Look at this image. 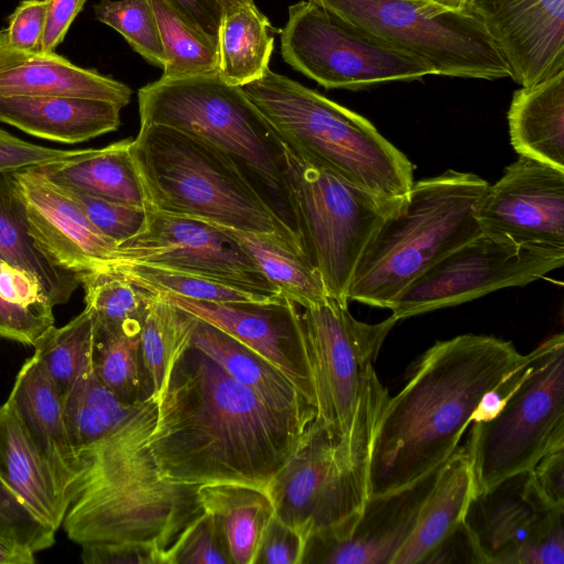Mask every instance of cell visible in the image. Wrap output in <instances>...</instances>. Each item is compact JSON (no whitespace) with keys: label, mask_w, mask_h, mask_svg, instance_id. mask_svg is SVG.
<instances>
[{"label":"cell","mask_w":564,"mask_h":564,"mask_svg":"<svg viewBox=\"0 0 564 564\" xmlns=\"http://www.w3.org/2000/svg\"><path fill=\"white\" fill-rule=\"evenodd\" d=\"M149 445L161 474L189 485L268 487L313 421L279 411L191 343L158 399Z\"/></svg>","instance_id":"obj_1"},{"label":"cell","mask_w":564,"mask_h":564,"mask_svg":"<svg viewBox=\"0 0 564 564\" xmlns=\"http://www.w3.org/2000/svg\"><path fill=\"white\" fill-rule=\"evenodd\" d=\"M525 359L511 341L487 335L464 334L430 347L379 416L367 497L403 488L441 467L484 394Z\"/></svg>","instance_id":"obj_2"},{"label":"cell","mask_w":564,"mask_h":564,"mask_svg":"<svg viewBox=\"0 0 564 564\" xmlns=\"http://www.w3.org/2000/svg\"><path fill=\"white\" fill-rule=\"evenodd\" d=\"M158 405L150 395L118 429L79 452L83 469L62 523L73 542L148 544L169 564L206 513L199 486L164 477L154 460L149 438Z\"/></svg>","instance_id":"obj_3"},{"label":"cell","mask_w":564,"mask_h":564,"mask_svg":"<svg viewBox=\"0 0 564 564\" xmlns=\"http://www.w3.org/2000/svg\"><path fill=\"white\" fill-rule=\"evenodd\" d=\"M241 89L283 147L310 164L383 198L411 189L412 163L362 116L270 68Z\"/></svg>","instance_id":"obj_4"},{"label":"cell","mask_w":564,"mask_h":564,"mask_svg":"<svg viewBox=\"0 0 564 564\" xmlns=\"http://www.w3.org/2000/svg\"><path fill=\"white\" fill-rule=\"evenodd\" d=\"M131 155L147 207L216 226L278 234L303 246L242 166L219 148L170 127L140 124Z\"/></svg>","instance_id":"obj_5"},{"label":"cell","mask_w":564,"mask_h":564,"mask_svg":"<svg viewBox=\"0 0 564 564\" xmlns=\"http://www.w3.org/2000/svg\"><path fill=\"white\" fill-rule=\"evenodd\" d=\"M488 185L455 170L414 182L364 249L348 301L388 308L422 273L481 235L476 208Z\"/></svg>","instance_id":"obj_6"},{"label":"cell","mask_w":564,"mask_h":564,"mask_svg":"<svg viewBox=\"0 0 564 564\" xmlns=\"http://www.w3.org/2000/svg\"><path fill=\"white\" fill-rule=\"evenodd\" d=\"M302 316L315 394L316 417L354 466L367 471L375 430L389 399L373 362L398 319H356L328 296Z\"/></svg>","instance_id":"obj_7"},{"label":"cell","mask_w":564,"mask_h":564,"mask_svg":"<svg viewBox=\"0 0 564 564\" xmlns=\"http://www.w3.org/2000/svg\"><path fill=\"white\" fill-rule=\"evenodd\" d=\"M138 104L140 124L176 129L234 158L273 192L293 223L284 147L241 87L218 73L160 78L139 89Z\"/></svg>","instance_id":"obj_8"},{"label":"cell","mask_w":564,"mask_h":564,"mask_svg":"<svg viewBox=\"0 0 564 564\" xmlns=\"http://www.w3.org/2000/svg\"><path fill=\"white\" fill-rule=\"evenodd\" d=\"M564 444V336L555 334L528 354L521 379L500 411L473 423L466 451L474 495L530 470Z\"/></svg>","instance_id":"obj_9"},{"label":"cell","mask_w":564,"mask_h":564,"mask_svg":"<svg viewBox=\"0 0 564 564\" xmlns=\"http://www.w3.org/2000/svg\"><path fill=\"white\" fill-rule=\"evenodd\" d=\"M417 59L432 75L499 79L509 68L481 23L432 0H312Z\"/></svg>","instance_id":"obj_10"},{"label":"cell","mask_w":564,"mask_h":564,"mask_svg":"<svg viewBox=\"0 0 564 564\" xmlns=\"http://www.w3.org/2000/svg\"><path fill=\"white\" fill-rule=\"evenodd\" d=\"M284 150L294 227L329 296L348 304L349 284L364 249L404 196H377Z\"/></svg>","instance_id":"obj_11"},{"label":"cell","mask_w":564,"mask_h":564,"mask_svg":"<svg viewBox=\"0 0 564 564\" xmlns=\"http://www.w3.org/2000/svg\"><path fill=\"white\" fill-rule=\"evenodd\" d=\"M281 54L292 68L328 89H359L432 74L423 63L312 0L290 6Z\"/></svg>","instance_id":"obj_12"},{"label":"cell","mask_w":564,"mask_h":564,"mask_svg":"<svg viewBox=\"0 0 564 564\" xmlns=\"http://www.w3.org/2000/svg\"><path fill=\"white\" fill-rule=\"evenodd\" d=\"M563 264V249L520 246L481 234L422 273L388 308L400 321L523 286Z\"/></svg>","instance_id":"obj_13"},{"label":"cell","mask_w":564,"mask_h":564,"mask_svg":"<svg viewBox=\"0 0 564 564\" xmlns=\"http://www.w3.org/2000/svg\"><path fill=\"white\" fill-rule=\"evenodd\" d=\"M268 494L274 514L305 540L340 525L361 510L367 498V471L347 460L316 417L271 480Z\"/></svg>","instance_id":"obj_14"},{"label":"cell","mask_w":564,"mask_h":564,"mask_svg":"<svg viewBox=\"0 0 564 564\" xmlns=\"http://www.w3.org/2000/svg\"><path fill=\"white\" fill-rule=\"evenodd\" d=\"M563 514L544 500L528 470L474 495L463 525L477 563L563 564Z\"/></svg>","instance_id":"obj_15"},{"label":"cell","mask_w":564,"mask_h":564,"mask_svg":"<svg viewBox=\"0 0 564 564\" xmlns=\"http://www.w3.org/2000/svg\"><path fill=\"white\" fill-rule=\"evenodd\" d=\"M145 209L142 229L117 245L111 267L147 264L199 275L267 299L282 296L240 246L217 227Z\"/></svg>","instance_id":"obj_16"},{"label":"cell","mask_w":564,"mask_h":564,"mask_svg":"<svg viewBox=\"0 0 564 564\" xmlns=\"http://www.w3.org/2000/svg\"><path fill=\"white\" fill-rule=\"evenodd\" d=\"M476 218L487 236L564 250V170L519 155L488 185Z\"/></svg>","instance_id":"obj_17"},{"label":"cell","mask_w":564,"mask_h":564,"mask_svg":"<svg viewBox=\"0 0 564 564\" xmlns=\"http://www.w3.org/2000/svg\"><path fill=\"white\" fill-rule=\"evenodd\" d=\"M442 466L403 488L367 497L349 520L310 534L301 564H391L412 532Z\"/></svg>","instance_id":"obj_18"},{"label":"cell","mask_w":564,"mask_h":564,"mask_svg":"<svg viewBox=\"0 0 564 564\" xmlns=\"http://www.w3.org/2000/svg\"><path fill=\"white\" fill-rule=\"evenodd\" d=\"M161 295L259 354L315 408L302 316L296 304L283 296L267 301L214 303Z\"/></svg>","instance_id":"obj_19"},{"label":"cell","mask_w":564,"mask_h":564,"mask_svg":"<svg viewBox=\"0 0 564 564\" xmlns=\"http://www.w3.org/2000/svg\"><path fill=\"white\" fill-rule=\"evenodd\" d=\"M505 59L530 87L564 72V0H465Z\"/></svg>","instance_id":"obj_20"},{"label":"cell","mask_w":564,"mask_h":564,"mask_svg":"<svg viewBox=\"0 0 564 564\" xmlns=\"http://www.w3.org/2000/svg\"><path fill=\"white\" fill-rule=\"evenodd\" d=\"M39 247L58 267L77 274L109 269L117 243L101 234L36 166L13 172Z\"/></svg>","instance_id":"obj_21"},{"label":"cell","mask_w":564,"mask_h":564,"mask_svg":"<svg viewBox=\"0 0 564 564\" xmlns=\"http://www.w3.org/2000/svg\"><path fill=\"white\" fill-rule=\"evenodd\" d=\"M7 401L50 467L68 508L82 459L69 437L63 397L35 354L20 368Z\"/></svg>","instance_id":"obj_22"},{"label":"cell","mask_w":564,"mask_h":564,"mask_svg":"<svg viewBox=\"0 0 564 564\" xmlns=\"http://www.w3.org/2000/svg\"><path fill=\"white\" fill-rule=\"evenodd\" d=\"M76 96L123 108L131 88L95 69L79 67L55 52L24 51L10 45L0 31V97Z\"/></svg>","instance_id":"obj_23"},{"label":"cell","mask_w":564,"mask_h":564,"mask_svg":"<svg viewBox=\"0 0 564 564\" xmlns=\"http://www.w3.org/2000/svg\"><path fill=\"white\" fill-rule=\"evenodd\" d=\"M121 108L110 101L76 96L0 97V121L37 138L84 142L120 126Z\"/></svg>","instance_id":"obj_24"},{"label":"cell","mask_w":564,"mask_h":564,"mask_svg":"<svg viewBox=\"0 0 564 564\" xmlns=\"http://www.w3.org/2000/svg\"><path fill=\"white\" fill-rule=\"evenodd\" d=\"M474 496V480L464 448L443 464L434 487L424 500L416 523L391 564L427 563L463 525Z\"/></svg>","instance_id":"obj_25"},{"label":"cell","mask_w":564,"mask_h":564,"mask_svg":"<svg viewBox=\"0 0 564 564\" xmlns=\"http://www.w3.org/2000/svg\"><path fill=\"white\" fill-rule=\"evenodd\" d=\"M0 479L41 521L57 531L67 507L53 475L8 401L0 405Z\"/></svg>","instance_id":"obj_26"},{"label":"cell","mask_w":564,"mask_h":564,"mask_svg":"<svg viewBox=\"0 0 564 564\" xmlns=\"http://www.w3.org/2000/svg\"><path fill=\"white\" fill-rule=\"evenodd\" d=\"M191 344L268 405L307 421L316 419L315 408L278 368L221 329L195 317Z\"/></svg>","instance_id":"obj_27"},{"label":"cell","mask_w":564,"mask_h":564,"mask_svg":"<svg viewBox=\"0 0 564 564\" xmlns=\"http://www.w3.org/2000/svg\"><path fill=\"white\" fill-rule=\"evenodd\" d=\"M132 139L36 166L54 185L94 197L145 207L142 184L131 155Z\"/></svg>","instance_id":"obj_28"},{"label":"cell","mask_w":564,"mask_h":564,"mask_svg":"<svg viewBox=\"0 0 564 564\" xmlns=\"http://www.w3.org/2000/svg\"><path fill=\"white\" fill-rule=\"evenodd\" d=\"M0 258L31 276L53 306L65 304L80 285L77 274L56 265L39 247L13 172H0Z\"/></svg>","instance_id":"obj_29"},{"label":"cell","mask_w":564,"mask_h":564,"mask_svg":"<svg viewBox=\"0 0 564 564\" xmlns=\"http://www.w3.org/2000/svg\"><path fill=\"white\" fill-rule=\"evenodd\" d=\"M508 127L519 155L564 170V72L514 91Z\"/></svg>","instance_id":"obj_30"},{"label":"cell","mask_w":564,"mask_h":564,"mask_svg":"<svg viewBox=\"0 0 564 564\" xmlns=\"http://www.w3.org/2000/svg\"><path fill=\"white\" fill-rule=\"evenodd\" d=\"M213 226L227 234L240 246L283 297L308 308L329 296L322 274L303 246L278 234L250 232Z\"/></svg>","instance_id":"obj_31"},{"label":"cell","mask_w":564,"mask_h":564,"mask_svg":"<svg viewBox=\"0 0 564 564\" xmlns=\"http://www.w3.org/2000/svg\"><path fill=\"white\" fill-rule=\"evenodd\" d=\"M205 512L221 525L232 564H253L262 533L274 514L270 495L263 488L242 484H212L198 487Z\"/></svg>","instance_id":"obj_32"},{"label":"cell","mask_w":564,"mask_h":564,"mask_svg":"<svg viewBox=\"0 0 564 564\" xmlns=\"http://www.w3.org/2000/svg\"><path fill=\"white\" fill-rule=\"evenodd\" d=\"M269 19L254 3L227 12L218 30V75L232 86H243L264 75L274 37Z\"/></svg>","instance_id":"obj_33"},{"label":"cell","mask_w":564,"mask_h":564,"mask_svg":"<svg viewBox=\"0 0 564 564\" xmlns=\"http://www.w3.org/2000/svg\"><path fill=\"white\" fill-rule=\"evenodd\" d=\"M145 400L126 403L100 381L94 368L83 373L63 397L69 437L78 454L123 424Z\"/></svg>","instance_id":"obj_34"},{"label":"cell","mask_w":564,"mask_h":564,"mask_svg":"<svg viewBox=\"0 0 564 564\" xmlns=\"http://www.w3.org/2000/svg\"><path fill=\"white\" fill-rule=\"evenodd\" d=\"M194 319L161 294L152 293L140 333V347L156 399L167 383L176 358L191 343Z\"/></svg>","instance_id":"obj_35"},{"label":"cell","mask_w":564,"mask_h":564,"mask_svg":"<svg viewBox=\"0 0 564 564\" xmlns=\"http://www.w3.org/2000/svg\"><path fill=\"white\" fill-rule=\"evenodd\" d=\"M80 285L97 327L110 333H141L152 293L113 270L84 274Z\"/></svg>","instance_id":"obj_36"},{"label":"cell","mask_w":564,"mask_h":564,"mask_svg":"<svg viewBox=\"0 0 564 564\" xmlns=\"http://www.w3.org/2000/svg\"><path fill=\"white\" fill-rule=\"evenodd\" d=\"M93 368L100 381L126 403H140L152 395L140 334L110 333L96 326Z\"/></svg>","instance_id":"obj_37"},{"label":"cell","mask_w":564,"mask_h":564,"mask_svg":"<svg viewBox=\"0 0 564 564\" xmlns=\"http://www.w3.org/2000/svg\"><path fill=\"white\" fill-rule=\"evenodd\" d=\"M95 327V317L85 307L66 325L50 328L34 346V354L62 397L93 368Z\"/></svg>","instance_id":"obj_38"},{"label":"cell","mask_w":564,"mask_h":564,"mask_svg":"<svg viewBox=\"0 0 564 564\" xmlns=\"http://www.w3.org/2000/svg\"><path fill=\"white\" fill-rule=\"evenodd\" d=\"M166 56L162 79L218 73V42L188 24L164 0H150Z\"/></svg>","instance_id":"obj_39"},{"label":"cell","mask_w":564,"mask_h":564,"mask_svg":"<svg viewBox=\"0 0 564 564\" xmlns=\"http://www.w3.org/2000/svg\"><path fill=\"white\" fill-rule=\"evenodd\" d=\"M108 270L121 273L153 294L214 303L272 300L199 275L147 264L122 263Z\"/></svg>","instance_id":"obj_40"},{"label":"cell","mask_w":564,"mask_h":564,"mask_svg":"<svg viewBox=\"0 0 564 564\" xmlns=\"http://www.w3.org/2000/svg\"><path fill=\"white\" fill-rule=\"evenodd\" d=\"M95 17L119 32L148 63L163 68L166 56L150 0H99Z\"/></svg>","instance_id":"obj_41"},{"label":"cell","mask_w":564,"mask_h":564,"mask_svg":"<svg viewBox=\"0 0 564 564\" xmlns=\"http://www.w3.org/2000/svg\"><path fill=\"white\" fill-rule=\"evenodd\" d=\"M55 532L34 516L0 479V540L35 554L54 544Z\"/></svg>","instance_id":"obj_42"},{"label":"cell","mask_w":564,"mask_h":564,"mask_svg":"<svg viewBox=\"0 0 564 564\" xmlns=\"http://www.w3.org/2000/svg\"><path fill=\"white\" fill-rule=\"evenodd\" d=\"M59 188L76 203L101 234L117 245L137 235L145 223V207L107 200L68 188Z\"/></svg>","instance_id":"obj_43"},{"label":"cell","mask_w":564,"mask_h":564,"mask_svg":"<svg viewBox=\"0 0 564 564\" xmlns=\"http://www.w3.org/2000/svg\"><path fill=\"white\" fill-rule=\"evenodd\" d=\"M169 564H232L220 523L206 512L178 542Z\"/></svg>","instance_id":"obj_44"},{"label":"cell","mask_w":564,"mask_h":564,"mask_svg":"<svg viewBox=\"0 0 564 564\" xmlns=\"http://www.w3.org/2000/svg\"><path fill=\"white\" fill-rule=\"evenodd\" d=\"M304 538L275 514L268 522L253 564H301Z\"/></svg>","instance_id":"obj_45"},{"label":"cell","mask_w":564,"mask_h":564,"mask_svg":"<svg viewBox=\"0 0 564 564\" xmlns=\"http://www.w3.org/2000/svg\"><path fill=\"white\" fill-rule=\"evenodd\" d=\"M78 150L46 148L23 141L0 128V172H14L69 158Z\"/></svg>","instance_id":"obj_46"},{"label":"cell","mask_w":564,"mask_h":564,"mask_svg":"<svg viewBox=\"0 0 564 564\" xmlns=\"http://www.w3.org/2000/svg\"><path fill=\"white\" fill-rule=\"evenodd\" d=\"M47 0H23L9 18L3 30L10 45L24 51L40 50Z\"/></svg>","instance_id":"obj_47"},{"label":"cell","mask_w":564,"mask_h":564,"mask_svg":"<svg viewBox=\"0 0 564 564\" xmlns=\"http://www.w3.org/2000/svg\"><path fill=\"white\" fill-rule=\"evenodd\" d=\"M54 318L7 302L0 294V337L35 346L54 326Z\"/></svg>","instance_id":"obj_48"},{"label":"cell","mask_w":564,"mask_h":564,"mask_svg":"<svg viewBox=\"0 0 564 564\" xmlns=\"http://www.w3.org/2000/svg\"><path fill=\"white\" fill-rule=\"evenodd\" d=\"M194 29L218 42L224 15L232 9L254 3V0H164Z\"/></svg>","instance_id":"obj_49"},{"label":"cell","mask_w":564,"mask_h":564,"mask_svg":"<svg viewBox=\"0 0 564 564\" xmlns=\"http://www.w3.org/2000/svg\"><path fill=\"white\" fill-rule=\"evenodd\" d=\"M82 546L86 564H163L162 554L141 543H89Z\"/></svg>","instance_id":"obj_50"},{"label":"cell","mask_w":564,"mask_h":564,"mask_svg":"<svg viewBox=\"0 0 564 564\" xmlns=\"http://www.w3.org/2000/svg\"><path fill=\"white\" fill-rule=\"evenodd\" d=\"M529 473L544 500L564 511V444L551 448Z\"/></svg>","instance_id":"obj_51"},{"label":"cell","mask_w":564,"mask_h":564,"mask_svg":"<svg viewBox=\"0 0 564 564\" xmlns=\"http://www.w3.org/2000/svg\"><path fill=\"white\" fill-rule=\"evenodd\" d=\"M86 0H47L44 31L40 51L51 53L64 41V37L83 10Z\"/></svg>","instance_id":"obj_52"},{"label":"cell","mask_w":564,"mask_h":564,"mask_svg":"<svg viewBox=\"0 0 564 564\" xmlns=\"http://www.w3.org/2000/svg\"><path fill=\"white\" fill-rule=\"evenodd\" d=\"M34 555L29 550L0 540V564H32Z\"/></svg>","instance_id":"obj_53"},{"label":"cell","mask_w":564,"mask_h":564,"mask_svg":"<svg viewBox=\"0 0 564 564\" xmlns=\"http://www.w3.org/2000/svg\"><path fill=\"white\" fill-rule=\"evenodd\" d=\"M449 9L463 10L465 0H432Z\"/></svg>","instance_id":"obj_54"}]
</instances>
